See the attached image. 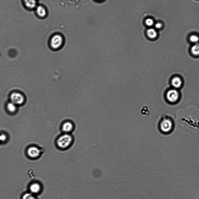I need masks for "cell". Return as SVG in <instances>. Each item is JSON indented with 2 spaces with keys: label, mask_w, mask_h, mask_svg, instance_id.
Returning a JSON list of instances; mask_svg holds the SVG:
<instances>
[{
  "label": "cell",
  "mask_w": 199,
  "mask_h": 199,
  "mask_svg": "<svg viewBox=\"0 0 199 199\" xmlns=\"http://www.w3.org/2000/svg\"><path fill=\"white\" fill-rule=\"evenodd\" d=\"M74 138L71 134L62 133L57 136L55 144L58 149L64 150L69 148L74 142Z\"/></svg>",
  "instance_id": "obj_1"
},
{
  "label": "cell",
  "mask_w": 199,
  "mask_h": 199,
  "mask_svg": "<svg viewBox=\"0 0 199 199\" xmlns=\"http://www.w3.org/2000/svg\"><path fill=\"white\" fill-rule=\"evenodd\" d=\"M174 122L170 117L166 116H163L158 122V127L162 133L167 134L171 132L174 127Z\"/></svg>",
  "instance_id": "obj_2"
},
{
  "label": "cell",
  "mask_w": 199,
  "mask_h": 199,
  "mask_svg": "<svg viewBox=\"0 0 199 199\" xmlns=\"http://www.w3.org/2000/svg\"><path fill=\"white\" fill-rule=\"evenodd\" d=\"M63 44V39L61 35L58 34L55 35L51 38L49 44L50 49L55 51L61 49Z\"/></svg>",
  "instance_id": "obj_3"
},
{
  "label": "cell",
  "mask_w": 199,
  "mask_h": 199,
  "mask_svg": "<svg viewBox=\"0 0 199 199\" xmlns=\"http://www.w3.org/2000/svg\"><path fill=\"white\" fill-rule=\"evenodd\" d=\"M42 190V186L39 181L33 180L29 184L27 191L36 195L39 194Z\"/></svg>",
  "instance_id": "obj_4"
},
{
  "label": "cell",
  "mask_w": 199,
  "mask_h": 199,
  "mask_svg": "<svg viewBox=\"0 0 199 199\" xmlns=\"http://www.w3.org/2000/svg\"><path fill=\"white\" fill-rule=\"evenodd\" d=\"M166 97L169 103L171 104L175 103L179 99V93L176 89H170L167 92Z\"/></svg>",
  "instance_id": "obj_5"
},
{
  "label": "cell",
  "mask_w": 199,
  "mask_h": 199,
  "mask_svg": "<svg viewBox=\"0 0 199 199\" xmlns=\"http://www.w3.org/2000/svg\"><path fill=\"white\" fill-rule=\"evenodd\" d=\"M75 125L73 122L69 120L64 121L61 124L60 129L62 133L71 134L74 130Z\"/></svg>",
  "instance_id": "obj_6"
},
{
  "label": "cell",
  "mask_w": 199,
  "mask_h": 199,
  "mask_svg": "<svg viewBox=\"0 0 199 199\" xmlns=\"http://www.w3.org/2000/svg\"><path fill=\"white\" fill-rule=\"evenodd\" d=\"M11 102L15 105H20L24 102L25 99L23 95L20 92H15L11 95Z\"/></svg>",
  "instance_id": "obj_7"
},
{
  "label": "cell",
  "mask_w": 199,
  "mask_h": 199,
  "mask_svg": "<svg viewBox=\"0 0 199 199\" xmlns=\"http://www.w3.org/2000/svg\"><path fill=\"white\" fill-rule=\"evenodd\" d=\"M42 153V151L40 149L34 146L29 147L27 151L28 156L32 159H36L39 158Z\"/></svg>",
  "instance_id": "obj_8"
},
{
  "label": "cell",
  "mask_w": 199,
  "mask_h": 199,
  "mask_svg": "<svg viewBox=\"0 0 199 199\" xmlns=\"http://www.w3.org/2000/svg\"><path fill=\"white\" fill-rule=\"evenodd\" d=\"M25 6L28 9H33L37 6V0H23Z\"/></svg>",
  "instance_id": "obj_9"
},
{
  "label": "cell",
  "mask_w": 199,
  "mask_h": 199,
  "mask_svg": "<svg viewBox=\"0 0 199 199\" xmlns=\"http://www.w3.org/2000/svg\"><path fill=\"white\" fill-rule=\"evenodd\" d=\"M171 83L173 87L176 89L181 86L182 84V81L179 77L175 76L172 78Z\"/></svg>",
  "instance_id": "obj_10"
},
{
  "label": "cell",
  "mask_w": 199,
  "mask_h": 199,
  "mask_svg": "<svg viewBox=\"0 0 199 199\" xmlns=\"http://www.w3.org/2000/svg\"><path fill=\"white\" fill-rule=\"evenodd\" d=\"M36 8V12L37 15L41 18L45 16L46 11L45 8L42 6L40 5L37 6Z\"/></svg>",
  "instance_id": "obj_11"
},
{
  "label": "cell",
  "mask_w": 199,
  "mask_h": 199,
  "mask_svg": "<svg viewBox=\"0 0 199 199\" xmlns=\"http://www.w3.org/2000/svg\"><path fill=\"white\" fill-rule=\"evenodd\" d=\"M20 199H38L37 196L28 191L23 192L21 195Z\"/></svg>",
  "instance_id": "obj_12"
},
{
  "label": "cell",
  "mask_w": 199,
  "mask_h": 199,
  "mask_svg": "<svg viewBox=\"0 0 199 199\" xmlns=\"http://www.w3.org/2000/svg\"><path fill=\"white\" fill-rule=\"evenodd\" d=\"M148 37L150 39H154L157 36V33L156 30L153 28H150L147 31Z\"/></svg>",
  "instance_id": "obj_13"
},
{
  "label": "cell",
  "mask_w": 199,
  "mask_h": 199,
  "mask_svg": "<svg viewBox=\"0 0 199 199\" xmlns=\"http://www.w3.org/2000/svg\"><path fill=\"white\" fill-rule=\"evenodd\" d=\"M192 54L195 56L199 55V42L194 44L192 46L191 49Z\"/></svg>",
  "instance_id": "obj_14"
},
{
  "label": "cell",
  "mask_w": 199,
  "mask_h": 199,
  "mask_svg": "<svg viewBox=\"0 0 199 199\" xmlns=\"http://www.w3.org/2000/svg\"><path fill=\"white\" fill-rule=\"evenodd\" d=\"M7 109L10 112H14L16 110V105L11 102L9 103L7 105Z\"/></svg>",
  "instance_id": "obj_15"
},
{
  "label": "cell",
  "mask_w": 199,
  "mask_h": 199,
  "mask_svg": "<svg viewBox=\"0 0 199 199\" xmlns=\"http://www.w3.org/2000/svg\"><path fill=\"white\" fill-rule=\"evenodd\" d=\"M190 41L194 44L199 42V36L195 34H192L189 37Z\"/></svg>",
  "instance_id": "obj_16"
},
{
  "label": "cell",
  "mask_w": 199,
  "mask_h": 199,
  "mask_svg": "<svg viewBox=\"0 0 199 199\" xmlns=\"http://www.w3.org/2000/svg\"><path fill=\"white\" fill-rule=\"evenodd\" d=\"M145 23L147 26H151L153 24L154 22L152 19L149 18L146 20Z\"/></svg>",
  "instance_id": "obj_17"
},
{
  "label": "cell",
  "mask_w": 199,
  "mask_h": 199,
  "mask_svg": "<svg viewBox=\"0 0 199 199\" xmlns=\"http://www.w3.org/2000/svg\"><path fill=\"white\" fill-rule=\"evenodd\" d=\"M6 138V136L5 135L1 134L0 135V142H4Z\"/></svg>",
  "instance_id": "obj_18"
},
{
  "label": "cell",
  "mask_w": 199,
  "mask_h": 199,
  "mask_svg": "<svg viewBox=\"0 0 199 199\" xmlns=\"http://www.w3.org/2000/svg\"><path fill=\"white\" fill-rule=\"evenodd\" d=\"M162 24L160 22H157L155 24V27L157 29H160L162 27Z\"/></svg>",
  "instance_id": "obj_19"
},
{
  "label": "cell",
  "mask_w": 199,
  "mask_h": 199,
  "mask_svg": "<svg viewBox=\"0 0 199 199\" xmlns=\"http://www.w3.org/2000/svg\"></svg>",
  "instance_id": "obj_20"
}]
</instances>
